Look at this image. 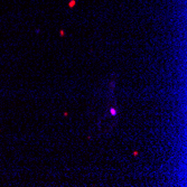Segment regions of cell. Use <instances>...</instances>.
<instances>
[{"mask_svg": "<svg viewBox=\"0 0 187 187\" xmlns=\"http://www.w3.org/2000/svg\"><path fill=\"white\" fill-rule=\"evenodd\" d=\"M0 132H1V130H0Z\"/></svg>", "mask_w": 187, "mask_h": 187, "instance_id": "obj_2", "label": "cell"}, {"mask_svg": "<svg viewBox=\"0 0 187 187\" xmlns=\"http://www.w3.org/2000/svg\"><path fill=\"white\" fill-rule=\"evenodd\" d=\"M110 113H111V115H117L118 111L114 108H110Z\"/></svg>", "mask_w": 187, "mask_h": 187, "instance_id": "obj_1", "label": "cell"}]
</instances>
